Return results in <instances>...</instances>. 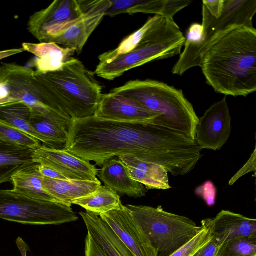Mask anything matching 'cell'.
Masks as SVG:
<instances>
[{"mask_svg":"<svg viewBox=\"0 0 256 256\" xmlns=\"http://www.w3.org/2000/svg\"><path fill=\"white\" fill-rule=\"evenodd\" d=\"M85 256H108L104 249L89 235L85 240Z\"/></svg>","mask_w":256,"mask_h":256,"instance_id":"obj_35","label":"cell"},{"mask_svg":"<svg viewBox=\"0 0 256 256\" xmlns=\"http://www.w3.org/2000/svg\"><path fill=\"white\" fill-rule=\"evenodd\" d=\"M112 0H88L84 14L74 21L51 42L74 50L80 54L88 38L102 21Z\"/></svg>","mask_w":256,"mask_h":256,"instance_id":"obj_14","label":"cell"},{"mask_svg":"<svg viewBox=\"0 0 256 256\" xmlns=\"http://www.w3.org/2000/svg\"><path fill=\"white\" fill-rule=\"evenodd\" d=\"M79 214L86 226L88 234L108 256H134L98 214L88 211Z\"/></svg>","mask_w":256,"mask_h":256,"instance_id":"obj_19","label":"cell"},{"mask_svg":"<svg viewBox=\"0 0 256 256\" xmlns=\"http://www.w3.org/2000/svg\"><path fill=\"white\" fill-rule=\"evenodd\" d=\"M88 0H56L29 18L28 30L40 42H51L84 14Z\"/></svg>","mask_w":256,"mask_h":256,"instance_id":"obj_9","label":"cell"},{"mask_svg":"<svg viewBox=\"0 0 256 256\" xmlns=\"http://www.w3.org/2000/svg\"><path fill=\"white\" fill-rule=\"evenodd\" d=\"M256 149L254 150L250 158L245 164L237 172L230 180L228 182L230 186L234 184L238 179L245 174L251 172H256Z\"/></svg>","mask_w":256,"mask_h":256,"instance_id":"obj_34","label":"cell"},{"mask_svg":"<svg viewBox=\"0 0 256 256\" xmlns=\"http://www.w3.org/2000/svg\"><path fill=\"white\" fill-rule=\"evenodd\" d=\"M44 190L58 202L71 206L72 202L96 190L100 181L54 180L42 177Z\"/></svg>","mask_w":256,"mask_h":256,"instance_id":"obj_22","label":"cell"},{"mask_svg":"<svg viewBox=\"0 0 256 256\" xmlns=\"http://www.w3.org/2000/svg\"><path fill=\"white\" fill-rule=\"evenodd\" d=\"M72 204L80 206L86 211L100 215L118 209L122 204L120 196L116 192L101 185L90 194L74 200Z\"/></svg>","mask_w":256,"mask_h":256,"instance_id":"obj_25","label":"cell"},{"mask_svg":"<svg viewBox=\"0 0 256 256\" xmlns=\"http://www.w3.org/2000/svg\"><path fill=\"white\" fill-rule=\"evenodd\" d=\"M0 100L7 103L22 101L32 111L43 113L46 106L37 87L34 70L13 63L0 66Z\"/></svg>","mask_w":256,"mask_h":256,"instance_id":"obj_10","label":"cell"},{"mask_svg":"<svg viewBox=\"0 0 256 256\" xmlns=\"http://www.w3.org/2000/svg\"><path fill=\"white\" fill-rule=\"evenodd\" d=\"M110 92L130 99L158 114L153 124L194 140L199 118L182 90L158 80H136Z\"/></svg>","mask_w":256,"mask_h":256,"instance_id":"obj_4","label":"cell"},{"mask_svg":"<svg viewBox=\"0 0 256 256\" xmlns=\"http://www.w3.org/2000/svg\"><path fill=\"white\" fill-rule=\"evenodd\" d=\"M196 194L202 198L208 206L215 204L216 198V188L212 181L208 180L195 190Z\"/></svg>","mask_w":256,"mask_h":256,"instance_id":"obj_32","label":"cell"},{"mask_svg":"<svg viewBox=\"0 0 256 256\" xmlns=\"http://www.w3.org/2000/svg\"><path fill=\"white\" fill-rule=\"evenodd\" d=\"M220 245L212 238L192 256H216Z\"/></svg>","mask_w":256,"mask_h":256,"instance_id":"obj_37","label":"cell"},{"mask_svg":"<svg viewBox=\"0 0 256 256\" xmlns=\"http://www.w3.org/2000/svg\"><path fill=\"white\" fill-rule=\"evenodd\" d=\"M224 6V0H202V6L212 16L216 17L220 15Z\"/></svg>","mask_w":256,"mask_h":256,"instance_id":"obj_36","label":"cell"},{"mask_svg":"<svg viewBox=\"0 0 256 256\" xmlns=\"http://www.w3.org/2000/svg\"><path fill=\"white\" fill-rule=\"evenodd\" d=\"M167 3L168 0H140L127 14L130 15L137 13L151 14L164 16Z\"/></svg>","mask_w":256,"mask_h":256,"instance_id":"obj_31","label":"cell"},{"mask_svg":"<svg viewBox=\"0 0 256 256\" xmlns=\"http://www.w3.org/2000/svg\"><path fill=\"white\" fill-rule=\"evenodd\" d=\"M33 156L36 163L56 170L68 180L100 181L96 178L98 169L94 165L64 148L42 145L34 150Z\"/></svg>","mask_w":256,"mask_h":256,"instance_id":"obj_12","label":"cell"},{"mask_svg":"<svg viewBox=\"0 0 256 256\" xmlns=\"http://www.w3.org/2000/svg\"><path fill=\"white\" fill-rule=\"evenodd\" d=\"M31 109L22 101L0 105V120L43 142L40 136L32 127Z\"/></svg>","mask_w":256,"mask_h":256,"instance_id":"obj_26","label":"cell"},{"mask_svg":"<svg viewBox=\"0 0 256 256\" xmlns=\"http://www.w3.org/2000/svg\"><path fill=\"white\" fill-rule=\"evenodd\" d=\"M24 256H26V254H24Z\"/></svg>","mask_w":256,"mask_h":256,"instance_id":"obj_41","label":"cell"},{"mask_svg":"<svg viewBox=\"0 0 256 256\" xmlns=\"http://www.w3.org/2000/svg\"><path fill=\"white\" fill-rule=\"evenodd\" d=\"M102 166L97 176L105 186L119 196L134 198L146 196L148 190L130 177L124 164L118 158L105 161Z\"/></svg>","mask_w":256,"mask_h":256,"instance_id":"obj_18","label":"cell"},{"mask_svg":"<svg viewBox=\"0 0 256 256\" xmlns=\"http://www.w3.org/2000/svg\"><path fill=\"white\" fill-rule=\"evenodd\" d=\"M22 48L36 56L33 62L36 68V75L59 70L76 52L74 50L64 48L54 42H24Z\"/></svg>","mask_w":256,"mask_h":256,"instance_id":"obj_20","label":"cell"},{"mask_svg":"<svg viewBox=\"0 0 256 256\" xmlns=\"http://www.w3.org/2000/svg\"><path fill=\"white\" fill-rule=\"evenodd\" d=\"M64 148L98 166L115 157L132 155L163 166L174 176L192 171L201 154L195 140L152 123L100 120L94 116L72 120Z\"/></svg>","mask_w":256,"mask_h":256,"instance_id":"obj_1","label":"cell"},{"mask_svg":"<svg viewBox=\"0 0 256 256\" xmlns=\"http://www.w3.org/2000/svg\"><path fill=\"white\" fill-rule=\"evenodd\" d=\"M125 166L130 177L148 190H166L171 187L168 172L162 166L140 160L132 155L117 157Z\"/></svg>","mask_w":256,"mask_h":256,"instance_id":"obj_21","label":"cell"},{"mask_svg":"<svg viewBox=\"0 0 256 256\" xmlns=\"http://www.w3.org/2000/svg\"><path fill=\"white\" fill-rule=\"evenodd\" d=\"M134 256H158V251L126 206L99 215Z\"/></svg>","mask_w":256,"mask_h":256,"instance_id":"obj_13","label":"cell"},{"mask_svg":"<svg viewBox=\"0 0 256 256\" xmlns=\"http://www.w3.org/2000/svg\"><path fill=\"white\" fill-rule=\"evenodd\" d=\"M232 119L226 97L212 104L199 118L194 140L202 150H220L232 132Z\"/></svg>","mask_w":256,"mask_h":256,"instance_id":"obj_11","label":"cell"},{"mask_svg":"<svg viewBox=\"0 0 256 256\" xmlns=\"http://www.w3.org/2000/svg\"><path fill=\"white\" fill-rule=\"evenodd\" d=\"M94 116L100 120L142 123H152L160 116L134 101L112 92L102 94Z\"/></svg>","mask_w":256,"mask_h":256,"instance_id":"obj_15","label":"cell"},{"mask_svg":"<svg viewBox=\"0 0 256 256\" xmlns=\"http://www.w3.org/2000/svg\"><path fill=\"white\" fill-rule=\"evenodd\" d=\"M38 164L14 174L11 180L14 186L12 190L33 199L58 202L44 190L42 176L38 171Z\"/></svg>","mask_w":256,"mask_h":256,"instance_id":"obj_24","label":"cell"},{"mask_svg":"<svg viewBox=\"0 0 256 256\" xmlns=\"http://www.w3.org/2000/svg\"><path fill=\"white\" fill-rule=\"evenodd\" d=\"M156 17L157 15H155L153 17L149 18L142 28L124 40L116 48L100 54L98 56L99 63L109 62L120 55L132 51L138 44Z\"/></svg>","mask_w":256,"mask_h":256,"instance_id":"obj_27","label":"cell"},{"mask_svg":"<svg viewBox=\"0 0 256 256\" xmlns=\"http://www.w3.org/2000/svg\"><path fill=\"white\" fill-rule=\"evenodd\" d=\"M44 104L72 120L94 116L102 96L94 72L72 58L55 72L36 75Z\"/></svg>","mask_w":256,"mask_h":256,"instance_id":"obj_3","label":"cell"},{"mask_svg":"<svg viewBox=\"0 0 256 256\" xmlns=\"http://www.w3.org/2000/svg\"><path fill=\"white\" fill-rule=\"evenodd\" d=\"M200 67L207 84L226 96H246L256 90V30L236 28L204 54Z\"/></svg>","mask_w":256,"mask_h":256,"instance_id":"obj_2","label":"cell"},{"mask_svg":"<svg viewBox=\"0 0 256 256\" xmlns=\"http://www.w3.org/2000/svg\"><path fill=\"white\" fill-rule=\"evenodd\" d=\"M72 120L58 111L50 110L42 114L32 111L30 122L40 136L44 146L64 148L68 138V128Z\"/></svg>","mask_w":256,"mask_h":256,"instance_id":"obj_17","label":"cell"},{"mask_svg":"<svg viewBox=\"0 0 256 256\" xmlns=\"http://www.w3.org/2000/svg\"><path fill=\"white\" fill-rule=\"evenodd\" d=\"M140 1V0H112L104 16H115L120 14L127 13L130 9L136 5Z\"/></svg>","mask_w":256,"mask_h":256,"instance_id":"obj_33","label":"cell"},{"mask_svg":"<svg viewBox=\"0 0 256 256\" xmlns=\"http://www.w3.org/2000/svg\"><path fill=\"white\" fill-rule=\"evenodd\" d=\"M126 206L158 250V256H168L202 228L189 218L166 212L160 206Z\"/></svg>","mask_w":256,"mask_h":256,"instance_id":"obj_7","label":"cell"},{"mask_svg":"<svg viewBox=\"0 0 256 256\" xmlns=\"http://www.w3.org/2000/svg\"><path fill=\"white\" fill-rule=\"evenodd\" d=\"M202 226L194 237L168 256H192L212 238L208 230Z\"/></svg>","mask_w":256,"mask_h":256,"instance_id":"obj_30","label":"cell"},{"mask_svg":"<svg viewBox=\"0 0 256 256\" xmlns=\"http://www.w3.org/2000/svg\"><path fill=\"white\" fill-rule=\"evenodd\" d=\"M0 218L32 225H60L78 219L70 206L33 199L13 190H0Z\"/></svg>","mask_w":256,"mask_h":256,"instance_id":"obj_8","label":"cell"},{"mask_svg":"<svg viewBox=\"0 0 256 256\" xmlns=\"http://www.w3.org/2000/svg\"><path fill=\"white\" fill-rule=\"evenodd\" d=\"M212 238L220 246L236 238L256 236V220L229 210H222L214 218L204 220Z\"/></svg>","mask_w":256,"mask_h":256,"instance_id":"obj_16","label":"cell"},{"mask_svg":"<svg viewBox=\"0 0 256 256\" xmlns=\"http://www.w3.org/2000/svg\"><path fill=\"white\" fill-rule=\"evenodd\" d=\"M185 42L186 37L173 18L157 15L132 51L109 62L99 63L94 73L100 78L114 80L149 62L180 54Z\"/></svg>","mask_w":256,"mask_h":256,"instance_id":"obj_5","label":"cell"},{"mask_svg":"<svg viewBox=\"0 0 256 256\" xmlns=\"http://www.w3.org/2000/svg\"><path fill=\"white\" fill-rule=\"evenodd\" d=\"M0 140L20 146L36 150L40 142L18 129L0 120Z\"/></svg>","mask_w":256,"mask_h":256,"instance_id":"obj_29","label":"cell"},{"mask_svg":"<svg viewBox=\"0 0 256 256\" xmlns=\"http://www.w3.org/2000/svg\"><path fill=\"white\" fill-rule=\"evenodd\" d=\"M216 256H256V236L236 238L221 244Z\"/></svg>","mask_w":256,"mask_h":256,"instance_id":"obj_28","label":"cell"},{"mask_svg":"<svg viewBox=\"0 0 256 256\" xmlns=\"http://www.w3.org/2000/svg\"><path fill=\"white\" fill-rule=\"evenodd\" d=\"M256 12V0H224L223 10L217 17L202 6L201 34L194 40H186L172 74L182 76L190 68L200 66L206 52L225 35L238 28L253 26Z\"/></svg>","mask_w":256,"mask_h":256,"instance_id":"obj_6","label":"cell"},{"mask_svg":"<svg viewBox=\"0 0 256 256\" xmlns=\"http://www.w3.org/2000/svg\"><path fill=\"white\" fill-rule=\"evenodd\" d=\"M7 104V102L4 101H3V100H0V105L3 104Z\"/></svg>","mask_w":256,"mask_h":256,"instance_id":"obj_40","label":"cell"},{"mask_svg":"<svg viewBox=\"0 0 256 256\" xmlns=\"http://www.w3.org/2000/svg\"><path fill=\"white\" fill-rule=\"evenodd\" d=\"M38 170L44 177L54 180H68L56 170L39 164H38Z\"/></svg>","mask_w":256,"mask_h":256,"instance_id":"obj_38","label":"cell"},{"mask_svg":"<svg viewBox=\"0 0 256 256\" xmlns=\"http://www.w3.org/2000/svg\"><path fill=\"white\" fill-rule=\"evenodd\" d=\"M34 150L0 140V184L11 182L14 174L38 164Z\"/></svg>","mask_w":256,"mask_h":256,"instance_id":"obj_23","label":"cell"},{"mask_svg":"<svg viewBox=\"0 0 256 256\" xmlns=\"http://www.w3.org/2000/svg\"><path fill=\"white\" fill-rule=\"evenodd\" d=\"M24 52V50L22 48L0 51V60Z\"/></svg>","mask_w":256,"mask_h":256,"instance_id":"obj_39","label":"cell"}]
</instances>
